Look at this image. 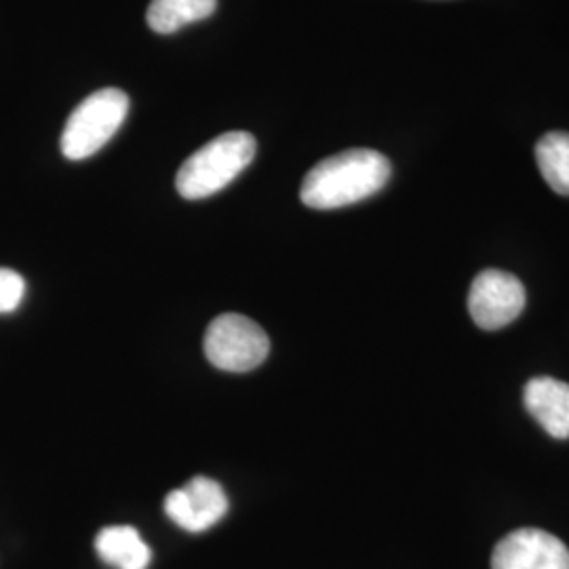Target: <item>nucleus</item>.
<instances>
[{"instance_id":"f257e3e1","label":"nucleus","mask_w":569,"mask_h":569,"mask_svg":"<svg viewBox=\"0 0 569 569\" xmlns=\"http://www.w3.org/2000/svg\"><path fill=\"white\" fill-rule=\"evenodd\" d=\"M392 167L385 154L369 148H352L315 164L306 173L300 199L310 209H340L378 194Z\"/></svg>"},{"instance_id":"f03ea898","label":"nucleus","mask_w":569,"mask_h":569,"mask_svg":"<svg viewBox=\"0 0 569 569\" xmlns=\"http://www.w3.org/2000/svg\"><path fill=\"white\" fill-rule=\"evenodd\" d=\"M256 138L247 131H228L204 143L176 176V188L188 201L207 199L239 178L256 157Z\"/></svg>"},{"instance_id":"7ed1b4c3","label":"nucleus","mask_w":569,"mask_h":569,"mask_svg":"<svg viewBox=\"0 0 569 569\" xmlns=\"http://www.w3.org/2000/svg\"><path fill=\"white\" fill-rule=\"evenodd\" d=\"M129 112V98L121 89H100L91 93L70 114L61 133V152L70 161H82L100 152L121 129Z\"/></svg>"},{"instance_id":"20e7f679","label":"nucleus","mask_w":569,"mask_h":569,"mask_svg":"<svg viewBox=\"0 0 569 569\" xmlns=\"http://www.w3.org/2000/svg\"><path fill=\"white\" fill-rule=\"evenodd\" d=\"M270 352L264 329L243 315H222L204 333V357L222 371L244 373L262 366Z\"/></svg>"},{"instance_id":"39448f33","label":"nucleus","mask_w":569,"mask_h":569,"mask_svg":"<svg viewBox=\"0 0 569 569\" xmlns=\"http://www.w3.org/2000/svg\"><path fill=\"white\" fill-rule=\"evenodd\" d=\"M528 302L523 283L505 270L489 268L475 277L468 293V312L486 331L510 326Z\"/></svg>"},{"instance_id":"423d86ee","label":"nucleus","mask_w":569,"mask_h":569,"mask_svg":"<svg viewBox=\"0 0 569 569\" xmlns=\"http://www.w3.org/2000/svg\"><path fill=\"white\" fill-rule=\"evenodd\" d=\"M228 512L224 488L209 479L194 477L183 488L173 489L164 498V515L178 528L201 533L220 523Z\"/></svg>"},{"instance_id":"0eeeda50","label":"nucleus","mask_w":569,"mask_h":569,"mask_svg":"<svg viewBox=\"0 0 569 569\" xmlns=\"http://www.w3.org/2000/svg\"><path fill=\"white\" fill-rule=\"evenodd\" d=\"M491 569H569V549L545 529H517L496 545Z\"/></svg>"},{"instance_id":"6e6552de","label":"nucleus","mask_w":569,"mask_h":569,"mask_svg":"<svg viewBox=\"0 0 569 569\" xmlns=\"http://www.w3.org/2000/svg\"><path fill=\"white\" fill-rule=\"evenodd\" d=\"M523 403L552 439H569V385L549 376L531 378L523 388Z\"/></svg>"},{"instance_id":"1a4fd4ad","label":"nucleus","mask_w":569,"mask_h":569,"mask_svg":"<svg viewBox=\"0 0 569 569\" xmlns=\"http://www.w3.org/2000/svg\"><path fill=\"white\" fill-rule=\"evenodd\" d=\"M96 550L114 569H148L152 550L131 526H110L96 536Z\"/></svg>"},{"instance_id":"9d476101","label":"nucleus","mask_w":569,"mask_h":569,"mask_svg":"<svg viewBox=\"0 0 569 569\" xmlns=\"http://www.w3.org/2000/svg\"><path fill=\"white\" fill-rule=\"evenodd\" d=\"M218 0H152L148 7V26L159 34H173L183 26L213 16Z\"/></svg>"},{"instance_id":"9b49d317","label":"nucleus","mask_w":569,"mask_h":569,"mask_svg":"<svg viewBox=\"0 0 569 569\" xmlns=\"http://www.w3.org/2000/svg\"><path fill=\"white\" fill-rule=\"evenodd\" d=\"M536 161L550 188L557 194L569 197V133H547L536 146Z\"/></svg>"},{"instance_id":"f8f14e48","label":"nucleus","mask_w":569,"mask_h":569,"mask_svg":"<svg viewBox=\"0 0 569 569\" xmlns=\"http://www.w3.org/2000/svg\"><path fill=\"white\" fill-rule=\"evenodd\" d=\"M26 296V281L20 272L11 268H0V315L18 310Z\"/></svg>"}]
</instances>
